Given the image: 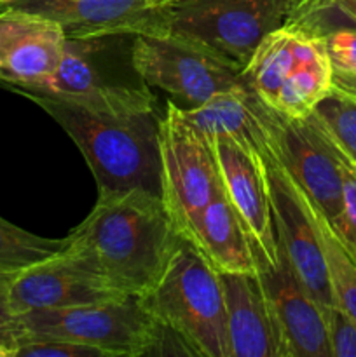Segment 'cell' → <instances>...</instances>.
Wrapping results in <instances>:
<instances>
[{"mask_svg": "<svg viewBox=\"0 0 356 357\" xmlns=\"http://www.w3.org/2000/svg\"><path fill=\"white\" fill-rule=\"evenodd\" d=\"M177 236L159 195L98 192L89 215L65 237V250L124 295L142 298L159 281Z\"/></svg>", "mask_w": 356, "mask_h": 357, "instance_id": "cell-1", "label": "cell"}, {"mask_svg": "<svg viewBox=\"0 0 356 357\" xmlns=\"http://www.w3.org/2000/svg\"><path fill=\"white\" fill-rule=\"evenodd\" d=\"M17 94L38 105L72 138L96 180L98 192L138 188L161 194L157 112L114 115L45 94Z\"/></svg>", "mask_w": 356, "mask_h": 357, "instance_id": "cell-2", "label": "cell"}, {"mask_svg": "<svg viewBox=\"0 0 356 357\" xmlns=\"http://www.w3.org/2000/svg\"><path fill=\"white\" fill-rule=\"evenodd\" d=\"M138 300L159 326L187 344L192 356L230 357L222 279L188 239L177 236L159 281Z\"/></svg>", "mask_w": 356, "mask_h": 357, "instance_id": "cell-3", "label": "cell"}, {"mask_svg": "<svg viewBox=\"0 0 356 357\" xmlns=\"http://www.w3.org/2000/svg\"><path fill=\"white\" fill-rule=\"evenodd\" d=\"M243 75L265 107L290 119H307L334 89L323 35L290 20L265 35Z\"/></svg>", "mask_w": 356, "mask_h": 357, "instance_id": "cell-4", "label": "cell"}, {"mask_svg": "<svg viewBox=\"0 0 356 357\" xmlns=\"http://www.w3.org/2000/svg\"><path fill=\"white\" fill-rule=\"evenodd\" d=\"M133 37L66 38L58 72L35 94L72 101L103 114L157 112V100L150 93L152 87L147 86L133 63Z\"/></svg>", "mask_w": 356, "mask_h": 357, "instance_id": "cell-5", "label": "cell"}, {"mask_svg": "<svg viewBox=\"0 0 356 357\" xmlns=\"http://www.w3.org/2000/svg\"><path fill=\"white\" fill-rule=\"evenodd\" d=\"M17 326L20 345L37 338H58L100 349L107 357L149 356L157 337L156 319L135 296L31 310L17 316Z\"/></svg>", "mask_w": 356, "mask_h": 357, "instance_id": "cell-6", "label": "cell"}, {"mask_svg": "<svg viewBox=\"0 0 356 357\" xmlns=\"http://www.w3.org/2000/svg\"><path fill=\"white\" fill-rule=\"evenodd\" d=\"M133 63L147 86L164 91L180 108H198L216 94L246 84L236 63L171 31L135 35Z\"/></svg>", "mask_w": 356, "mask_h": 357, "instance_id": "cell-7", "label": "cell"}, {"mask_svg": "<svg viewBox=\"0 0 356 357\" xmlns=\"http://www.w3.org/2000/svg\"><path fill=\"white\" fill-rule=\"evenodd\" d=\"M292 10L293 0H184L166 7L164 31L199 42L244 68Z\"/></svg>", "mask_w": 356, "mask_h": 357, "instance_id": "cell-8", "label": "cell"}, {"mask_svg": "<svg viewBox=\"0 0 356 357\" xmlns=\"http://www.w3.org/2000/svg\"><path fill=\"white\" fill-rule=\"evenodd\" d=\"M159 178L161 201L178 236L187 239L222 183L205 136L171 100L159 117Z\"/></svg>", "mask_w": 356, "mask_h": 357, "instance_id": "cell-9", "label": "cell"}, {"mask_svg": "<svg viewBox=\"0 0 356 357\" xmlns=\"http://www.w3.org/2000/svg\"><path fill=\"white\" fill-rule=\"evenodd\" d=\"M264 166L278 246L286 255L293 274L311 296L321 307L335 305L316 227L311 218L302 188L276 159L272 150L264 157Z\"/></svg>", "mask_w": 356, "mask_h": 357, "instance_id": "cell-10", "label": "cell"}, {"mask_svg": "<svg viewBox=\"0 0 356 357\" xmlns=\"http://www.w3.org/2000/svg\"><path fill=\"white\" fill-rule=\"evenodd\" d=\"M65 47L59 21L23 7H0V80L13 91L44 89L58 72Z\"/></svg>", "mask_w": 356, "mask_h": 357, "instance_id": "cell-11", "label": "cell"}, {"mask_svg": "<svg viewBox=\"0 0 356 357\" xmlns=\"http://www.w3.org/2000/svg\"><path fill=\"white\" fill-rule=\"evenodd\" d=\"M7 293L14 316L38 309L128 298L86 261L66 251L65 246L59 253L13 275Z\"/></svg>", "mask_w": 356, "mask_h": 357, "instance_id": "cell-12", "label": "cell"}, {"mask_svg": "<svg viewBox=\"0 0 356 357\" xmlns=\"http://www.w3.org/2000/svg\"><path fill=\"white\" fill-rule=\"evenodd\" d=\"M271 150L325 218L334 225L342 208L339 160L327 139L307 119L274 112Z\"/></svg>", "mask_w": 356, "mask_h": 357, "instance_id": "cell-13", "label": "cell"}, {"mask_svg": "<svg viewBox=\"0 0 356 357\" xmlns=\"http://www.w3.org/2000/svg\"><path fill=\"white\" fill-rule=\"evenodd\" d=\"M206 143L215 157L223 194L239 216L255 255L274 264L279 257L278 237L264 160L223 136Z\"/></svg>", "mask_w": 356, "mask_h": 357, "instance_id": "cell-14", "label": "cell"}, {"mask_svg": "<svg viewBox=\"0 0 356 357\" xmlns=\"http://www.w3.org/2000/svg\"><path fill=\"white\" fill-rule=\"evenodd\" d=\"M274 264L257 258V278L286 357H332L321 305L293 274L281 248Z\"/></svg>", "mask_w": 356, "mask_h": 357, "instance_id": "cell-15", "label": "cell"}, {"mask_svg": "<svg viewBox=\"0 0 356 357\" xmlns=\"http://www.w3.org/2000/svg\"><path fill=\"white\" fill-rule=\"evenodd\" d=\"M9 6L59 21L66 38L164 31L163 0H13Z\"/></svg>", "mask_w": 356, "mask_h": 357, "instance_id": "cell-16", "label": "cell"}, {"mask_svg": "<svg viewBox=\"0 0 356 357\" xmlns=\"http://www.w3.org/2000/svg\"><path fill=\"white\" fill-rule=\"evenodd\" d=\"M181 110L205 139H234L262 160L271 152L274 112L258 100L248 82L216 94L201 107Z\"/></svg>", "mask_w": 356, "mask_h": 357, "instance_id": "cell-17", "label": "cell"}, {"mask_svg": "<svg viewBox=\"0 0 356 357\" xmlns=\"http://www.w3.org/2000/svg\"><path fill=\"white\" fill-rule=\"evenodd\" d=\"M220 274V272H218ZM230 357H286L257 275L220 274Z\"/></svg>", "mask_w": 356, "mask_h": 357, "instance_id": "cell-18", "label": "cell"}, {"mask_svg": "<svg viewBox=\"0 0 356 357\" xmlns=\"http://www.w3.org/2000/svg\"><path fill=\"white\" fill-rule=\"evenodd\" d=\"M187 239L220 274L257 275L251 241L222 187L199 213Z\"/></svg>", "mask_w": 356, "mask_h": 357, "instance_id": "cell-19", "label": "cell"}, {"mask_svg": "<svg viewBox=\"0 0 356 357\" xmlns=\"http://www.w3.org/2000/svg\"><path fill=\"white\" fill-rule=\"evenodd\" d=\"M306 201L309 206L311 218L316 227L335 305L341 307L351 319L356 321V255L346 246L332 223L309 201L307 195Z\"/></svg>", "mask_w": 356, "mask_h": 357, "instance_id": "cell-20", "label": "cell"}, {"mask_svg": "<svg viewBox=\"0 0 356 357\" xmlns=\"http://www.w3.org/2000/svg\"><path fill=\"white\" fill-rule=\"evenodd\" d=\"M307 121L323 138L356 167V98L332 89Z\"/></svg>", "mask_w": 356, "mask_h": 357, "instance_id": "cell-21", "label": "cell"}, {"mask_svg": "<svg viewBox=\"0 0 356 357\" xmlns=\"http://www.w3.org/2000/svg\"><path fill=\"white\" fill-rule=\"evenodd\" d=\"M65 239H49L20 229L0 216V274L16 275L17 272L59 253Z\"/></svg>", "mask_w": 356, "mask_h": 357, "instance_id": "cell-22", "label": "cell"}, {"mask_svg": "<svg viewBox=\"0 0 356 357\" xmlns=\"http://www.w3.org/2000/svg\"><path fill=\"white\" fill-rule=\"evenodd\" d=\"M323 136V135H321ZM330 145V143H328ZM332 146V145H330ZM339 160L342 176V208L337 222L334 223L335 232L339 234L346 246L356 255V167L346 160L337 150L332 146Z\"/></svg>", "mask_w": 356, "mask_h": 357, "instance_id": "cell-23", "label": "cell"}, {"mask_svg": "<svg viewBox=\"0 0 356 357\" xmlns=\"http://www.w3.org/2000/svg\"><path fill=\"white\" fill-rule=\"evenodd\" d=\"M334 75L356 73V26L334 24L321 31Z\"/></svg>", "mask_w": 356, "mask_h": 357, "instance_id": "cell-24", "label": "cell"}, {"mask_svg": "<svg viewBox=\"0 0 356 357\" xmlns=\"http://www.w3.org/2000/svg\"><path fill=\"white\" fill-rule=\"evenodd\" d=\"M332 357H356V321L341 307H321Z\"/></svg>", "mask_w": 356, "mask_h": 357, "instance_id": "cell-25", "label": "cell"}, {"mask_svg": "<svg viewBox=\"0 0 356 357\" xmlns=\"http://www.w3.org/2000/svg\"><path fill=\"white\" fill-rule=\"evenodd\" d=\"M16 357H107L100 349L58 338H37L21 344Z\"/></svg>", "mask_w": 356, "mask_h": 357, "instance_id": "cell-26", "label": "cell"}, {"mask_svg": "<svg viewBox=\"0 0 356 357\" xmlns=\"http://www.w3.org/2000/svg\"><path fill=\"white\" fill-rule=\"evenodd\" d=\"M13 275L0 274V345L9 349L13 357H16V349L20 345V326L17 316H14L9 303V279Z\"/></svg>", "mask_w": 356, "mask_h": 357, "instance_id": "cell-27", "label": "cell"}, {"mask_svg": "<svg viewBox=\"0 0 356 357\" xmlns=\"http://www.w3.org/2000/svg\"><path fill=\"white\" fill-rule=\"evenodd\" d=\"M316 14L341 17L346 21V24L356 26V0H318L304 9L293 10L290 20H304V17L316 16Z\"/></svg>", "mask_w": 356, "mask_h": 357, "instance_id": "cell-28", "label": "cell"}, {"mask_svg": "<svg viewBox=\"0 0 356 357\" xmlns=\"http://www.w3.org/2000/svg\"><path fill=\"white\" fill-rule=\"evenodd\" d=\"M334 89L348 96L356 98V73L348 75H334Z\"/></svg>", "mask_w": 356, "mask_h": 357, "instance_id": "cell-29", "label": "cell"}, {"mask_svg": "<svg viewBox=\"0 0 356 357\" xmlns=\"http://www.w3.org/2000/svg\"><path fill=\"white\" fill-rule=\"evenodd\" d=\"M314 2H318V0H304V2H300L299 6H295L293 7V10H299V9H304V7H307V6H311V3H314ZM292 10V13H293Z\"/></svg>", "mask_w": 356, "mask_h": 357, "instance_id": "cell-30", "label": "cell"}, {"mask_svg": "<svg viewBox=\"0 0 356 357\" xmlns=\"http://www.w3.org/2000/svg\"><path fill=\"white\" fill-rule=\"evenodd\" d=\"M0 357H13V352L7 347H3V345H0Z\"/></svg>", "mask_w": 356, "mask_h": 357, "instance_id": "cell-31", "label": "cell"}, {"mask_svg": "<svg viewBox=\"0 0 356 357\" xmlns=\"http://www.w3.org/2000/svg\"><path fill=\"white\" fill-rule=\"evenodd\" d=\"M164 6H171V3H177V2H184V0H163Z\"/></svg>", "mask_w": 356, "mask_h": 357, "instance_id": "cell-32", "label": "cell"}, {"mask_svg": "<svg viewBox=\"0 0 356 357\" xmlns=\"http://www.w3.org/2000/svg\"><path fill=\"white\" fill-rule=\"evenodd\" d=\"M10 2H13V0H0V7H3V6H9Z\"/></svg>", "mask_w": 356, "mask_h": 357, "instance_id": "cell-33", "label": "cell"}, {"mask_svg": "<svg viewBox=\"0 0 356 357\" xmlns=\"http://www.w3.org/2000/svg\"><path fill=\"white\" fill-rule=\"evenodd\" d=\"M300 2H304V0H293V7H295V6H299Z\"/></svg>", "mask_w": 356, "mask_h": 357, "instance_id": "cell-34", "label": "cell"}]
</instances>
